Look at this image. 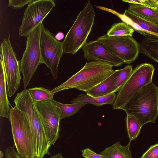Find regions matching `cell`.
I'll return each mask as SVG.
<instances>
[{
  "mask_svg": "<svg viewBox=\"0 0 158 158\" xmlns=\"http://www.w3.org/2000/svg\"><path fill=\"white\" fill-rule=\"evenodd\" d=\"M133 29L127 23L122 22L114 23L107 31L106 35L111 36H131Z\"/></svg>",
  "mask_w": 158,
  "mask_h": 158,
  "instance_id": "obj_22",
  "label": "cell"
},
{
  "mask_svg": "<svg viewBox=\"0 0 158 158\" xmlns=\"http://www.w3.org/2000/svg\"><path fill=\"white\" fill-rule=\"evenodd\" d=\"M95 13L90 1L78 15L62 42L63 52L74 54L82 49L93 25Z\"/></svg>",
  "mask_w": 158,
  "mask_h": 158,
  "instance_id": "obj_4",
  "label": "cell"
},
{
  "mask_svg": "<svg viewBox=\"0 0 158 158\" xmlns=\"http://www.w3.org/2000/svg\"><path fill=\"white\" fill-rule=\"evenodd\" d=\"M123 1L130 3L140 5L153 9H156L158 0H123Z\"/></svg>",
  "mask_w": 158,
  "mask_h": 158,
  "instance_id": "obj_26",
  "label": "cell"
},
{
  "mask_svg": "<svg viewBox=\"0 0 158 158\" xmlns=\"http://www.w3.org/2000/svg\"><path fill=\"white\" fill-rule=\"evenodd\" d=\"M155 70L152 64L144 63L137 66L118 91L113 109H122L137 92L152 82Z\"/></svg>",
  "mask_w": 158,
  "mask_h": 158,
  "instance_id": "obj_6",
  "label": "cell"
},
{
  "mask_svg": "<svg viewBox=\"0 0 158 158\" xmlns=\"http://www.w3.org/2000/svg\"><path fill=\"white\" fill-rule=\"evenodd\" d=\"M81 151L82 156L85 158H105L102 155L97 153L89 148H86Z\"/></svg>",
  "mask_w": 158,
  "mask_h": 158,
  "instance_id": "obj_29",
  "label": "cell"
},
{
  "mask_svg": "<svg viewBox=\"0 0 158 158\" xmlns=\"http://www.w3.org/2000/svg\"><path fill=\"white\" fill-rule=\"evenodd\" d=\"M56 106L60 109L61 113V119L71 116L87 103L84 102H77L70 104L61 103L55 101Z\"/></svg>",
  "mask_w": 158,
  "mask_h": 158,
  "instance_id": "obj_21",
  "label": "cell"
},
{
  "mask_svg": "<svg viewBox=\"0 0 158 158\" xmlns=\"http://www.w3.org/2000/svg\"><path fill=\"white\" fill-rule=\"evenodd\" d=\"M64 37V34L61 32H58L55 35V37L57 40H60Z\"/></svg>",
  "mask_w": 158,
  "mask_h": 158,
  "instance_id": "obj_31",
  "label": "cell"
},
{
  "mask_svg": "<svg viewBox=\"0 0 158 158\" xmlns=\"http://www.w3.org/2000/svg\"><path fill=\"white\" fill-rule=\"evenodd\" d=\"M121 71L116 70L108 77L93 87L86 93V94L93 97L104 96L115 93L119 89L115 83V80Z\"/></svg>",
  "mask_w": 158,
  "mask_h": 158,
  "instance_id": "obj_15",
  "label": "cell"
},
{
  "mask_svg": "<svg viewBox=\"0 0 158 158\" xmlns=\"http://www.w3.org/2000/svg\"><path fill=\"white\" fill-rule=\"evenodd\" d=\"M139 52L158 63V38L145 37L139 44Z\"/></svg>",
  "mask_w": 158,
  "mask_h": 158,
  "instance_id": "obj_20",
  "label": "cell"
},
{
  "mask_svg": "<svg viewBox=\"0 0 158 158\" xmlns=\"http://www.w3.org/2000/svg\"><path fill=\"white\" fill-rule=\"evenodd\" d=\"M34 1V0H9L8 1V6L15 8L19 9Z\"/></svg>",
  "mask_w": 158,
  "mask_h": 158,
  "instance_id": "obj_28",
  "label": "cell"
},
{
  "mask_svg": "<svg viewBox=\"0 0 158 158\" xmlns=\"http://www.w3.org/2000/svg\"><path fill=\"white\" fill-rule=\"evenodd\" d=\"M96 7L115 15L123 22L130 26L134 31L145 37L158 38V24L139 17L128 10H126L123 14H121L106 7L97 6Z\"/></svg>",
  "mask_w": 158,
  "mask_h": 158,
  "instance_id": "obj_13",
  "label": "cell"
},
{
  "mask_svg": "<svg viewBox=\"0 0 158 158\" xmlns=\"http://www.w3.org/2000/svg\"><path fill=\"white\" fill-rule=\"evenodd\" d=\"M156 9L158 10V4H157V6L156 7Z\"/></svg>",
  "mask_w": 158,
  "mask_h": 158,
  "instance_id": "obj_34",
  "label": "cell"
},
{
  "mask_svg": "<svg viewBox=\"0 0 158 158\" xmlns=\"http://www.w3.org/2000/svg\"><path fill=\"white\" fill-rule=\"evenodd\" d=\"M40 46L42 62L50 69L54 79L56 80L58 77V66L64 53L62 42L57 40L55 35L44 25Z\"/></svg>",
  "mask_w": 158,
  "mask_h": 158,
  "instance_id": "obj_10",
  "label": "cell"
},
{
  "mask_svg": "<svg viewBox=\"0 0 158 158\" xmlns=\"http://www.w3.org/2000/svg\"><path fill=\"white\" fill-rule=\"evenodd\" d=\"M84 56L90 61H100L110 64L113 66H119L125 63L115 56L100 40L87 42L82 48Z\"/></svg>",
  "mask_w": 158,
  "mask_h": 158,
  "instance_id": "obj_14",
  "label": "cell"
},
{
  "mask_svg": "<svg viewBox=\"0 0 158 158\" xmlns=\"http://www.w3.org/2000/svg\"><path fill=\"white\" fill-rule=\"evenodd\" d=\"M43 25L42 23L27 36L26 48L20 65L24 89L29 84L38 66L43 63L40 42Z\"/></svg>",
  "mask_w": 158,
  "mask_h": 158,
  "instance_id": "obj_7",
  "label": "cell"
},
{
  "mask_svg": "<svg viewBox=\"0 0 158 158\" xmlns=\"http://www.w3.org/2000/svg\"><path fill=\"white\" fill-rule=\"evenodd\" d=\"M126 121L128 136L131 142L137 138L143 125L136 118L128 114H127Z\"/></svg>",
  "mask_w": 158,
  "mask_h": 158,
  "instance_id": "obj_23",
  "label": "cell"
},
{
  "mask_svg": "<svg viewBox=\"0 0 158 158\" xmlns=\"http://www.w3.org/2000/svg\"><path fill=\"white\" fill-rule=\"evenodd\" d=\"M40 114L48 140L54 145L59 137L61 113L53 99L35 101Z\"/></svg>",
  "mask_w": 158,
  "mask_h": 158,
  "instance_id": "obj_12",
  "label": "cell"
},
{
  "mask_svg": "<svg viewBox=\"0 0 158 158\" xmlns=\"http://www.w3.org/2000/svg\"><path fill=\"white\" fill-rule=\"evenodd\" d=\"M33 100L35 101H44L53 99L54 94L43 87H35L28 89Z\"/></svg>",
  "mask_w": 158,
  "mask_h": 158,
  "instance_id": "obj_24",
  "label": "cell"
},
{
  "mask_svg": "<svg viewBox=\"0 0 158 158\" xmlns=\"http://www.w3.org/2000/svg\"><path fill=\"white\" fill-rule=\"evenodd\" d=\"M3 40L1 44V58L4 67L7 94L9 97L13 95L20 85L21 79L20 65L13 50L10 39Z\"/></svg>",
  "mask_w": 158,
  "mask_h": 158,
  "instance_id": "obj_8",
  "label": "cell"
},
{
  "mask_svg": "<svg viewBox=\"0 0 158 158\" xmlns=\"http://www.w3.org/2000/svg\"><path fill=\"white\" fill-rule=\"evenodd\" d=\"M133 71L132 66L129 65L121 69V71L115 80L117 86L120 89L130 76Z\"/></svg>",
  "mask_w": 158,
  "mask_h": 158,
  "instance_id": "obj_25",
  "label": "cell"
},
{
  "mask_svg": "<svg viewBox=\"0 0 158 158\" xmlns=\"http://www.w3.org/2000/svg\"><path fill=\"white\" fill-rule=\"evenodd\" d=\"M131 141L125 146H122L119 142L106 148L99 154L105 158H132L130 150Z\"/></svg>",
  "mask_w": 158,
  "mask_h": 158,
  "instance_id": "obj_17",
  "label": "cell"
},
{
  "mask_svg": "<svg viewBox=\"0 0 158 158\" xmlns=\"http://www.w3.org/2000/svg\"><path fill=\"white\" fill-rule=\"evenodd\" d=\"M9 119L17 151L24 158H35L33 136L26 116L16 106H11Z\"/></svg>",
  "mask_w": 158,
  "mask_h": 158,
  "instance_id": "obj_5",
  "label": "cell"
},
{
  "mask_svg": "<svg viewBox=\"0 0 158 158\" xmlns=\"http://www.w3.org/2000/svg\"><path fill=\"white\" fill-rule=\"evenodd\" d=\"M116 96L115 93L95 97L87 94H81L78 95L76 98L73 99L71 102H84L98 106L106 104L113 105L115 101Z\"/></svg>",
  "mask_w": 158,
  "mask_h": 158,
  "instance_id": "obj_18",
  "label": "cell"
},
{
  "mask_svg": "<svg viewBox=\"0 0 158 158\" xmlns=\"http://www.w3.org/2000/svg\"><path fill=\"white\" fill-rule=\"evenodd\" d=\"M143 126L154 123L158 116V87L152 82L137 92L122 109Z\"/></svg>",
  "mask_w": 158,
  "mask_h": 158,
  "instance_id": "obj_3",
  "label": "cell"
},
{
  "mask_svg": "<svg viewBox=\"0 0 158 158\" xmlns=\"http://www.w3.org/2000/svg\"><path fill=\"white\" fill-rule=\"evenodd\" d=\"M141 158H158V143L151 146Z\"/></svg>",
  "mask_w": 158,
  "mask_h": 158,
  "instance_id": "obj_27",
  "label": "cell"
},
{
  "mask_svg": "<svg viewBox=\"0 0 158 158\" xmlns=\"http://www.w3.org/2000/svg\"><path fill=\"white\" fill-rule=\"evenodd\" d=\"M143 18L158 24V10L140 5L130 4L127 9Z\"/></svg>",
  "mask_w": 158,
  "mask_h": 158,
  "instance_id": "obj_19",
  "label": "cell"
},
{
  "mask_svg": "<svg viewBox=\"0 0 158 158\" xmlns=\"http://www.w3.org/2000/svg\"><path fill=\"white\" fill-rule=\"evenodd\" d=\"M55 5L53 0H34L29 3L24 12L19 29V36H27L41 24Z\"/></svg>",
  "mask_w": 158,
  "mask_h": 158,
  "instance_id": "obj_9",
  "label": "cell"
},
{
  "mask_svg": "<svg viewBox=\"0 0 158 158\" xmlns=\"http://www.w3.org/2000/svg\"><path fill=\"white\" fill-rule=\"evenodd\" d=\"M43 158H44L43 157ZM48 158H63L62 156V154L60 153H58V154L51 156Z\"/></svg>",
  "mask_w": 158,
  "mask_h": 158,
  "instance_id": "obj_32",
  "label": "cell"
},
{
  "mask_svg": "<svg viewBox=\"0 0 158 158\" xmlns=\"http://www.w3.org/2000/svg\"><path fill=\"white\" fill-rule=\"evenodd\" d=\"M113 66L105 62L90 61L65 82L51 90L53 94L70 89H76L86 93L104 80L114 70Z\"/></svg>",
  "mask_w": 158,
  "mask_h": 158,
  "instance_id": "obj_2",
  "label": "cell"
},
{
  "mask_svg": "<svg viewBox=\"0 0 158 158\" xmlns=\"http://www.w3.org/2000/svg\"><path fill=\"white\" fill-rule=\"evenodd\" d=\"M6 158H24L20 155L14 149V146L7 147L5 152Z\"/></svg>",
  "mask_w": 158,
  "mask_h": 158,
  "instance_id": "obj_30",
  "label": "cell"
},
{
  "mask_svg": "<svg viewBox=\"0 0 158 158\" xmlns=\"http://www.w3.org/2000/svg\"><path fill=\"white\" fill-rule=\"evenodd\" d=\"M14 102L15 106L26 116L30 124L33 136L35 158H43L50 155L51 145L47 137L43 124L35 101L28 89L17 94Z\"/></svg>",
  "mask_w": 158,
  "mask_h": 158,
  "instance_id": "obj_1",
  "label": "cell"
},
{
  "mask_svg": "<svg viewBox=\"0 0 158 158\" xmlns=\"http://www.w3.org/2000/svg\"><path fill=\"white\" fill-rule=\"evenodd\" d=\"M116 56L129 64L134 61L139 53V44L131 36H109L106 35L97 39Z\"/></svg>",
  "mask_w": 158,
  "mask_h": 158,
  "instance_id": "obj_11",
  "label": "cell"
},
{
  "mask_svg": "<svg viewBox=\"0 0 158 158\" xmlns=\"http://www.w3.org/2000/svg\"><path fill=\"white\" fill-rule=\"evenodd\" d=\"M0 64V116L9 118L10 104L7 98L4 66L1 59Z\"/></svg>",
  "mask_w": 158,
  "mask_h": 158,
  "instance_id": "obj_16",
  "label": "cell"
},
{
  "mask_svg": "<svg viewBox=\"0 0 158 158\" xmlns=\"http://www.w3.org/2000/svg\"><path fill=\"white\" fill-rule=\"evenodd\" d=\"M4 154L3 152L1 151H0V158H3L4 157Z\"/></svg>",
  "mask_w": 158,
  "mask_h": 158,
  "instance_id": "obj_33",
  "label": "cell"
}]
</instances>
